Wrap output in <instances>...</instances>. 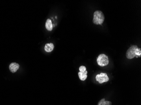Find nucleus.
Wrapping results in <instances>:
<instances>
[{
	"label": "nucleus",
	"mask_w": 141,
	"mask_h": 105,
	"mask_svg": "<svg viewBox=\"0 0 141 105\" xmlns=\"http://www.w3.org/2000/svg\"><path fill=\"white\" fill-rule=\"evenodd\" d=\"M104 16L102 12L100 11H96L94 13L93 22L95 24L101 25L104 22Z\"/></svg>",
	"instance_id": "f257e3e1"
},
{
	"label": "nucleus",
	"mask_w": 141,
	"mask_h": 105,
	"mask_svg": "<svg viewBox=\"0 0 141 105\" xmlns=\"http://www.w3.org/2000/svg\"><path fill=\"white\" fill-rule=\"evenodd\" d=\"M54 48V45L52 43L46 44L44 47V50L47 52H51Z\"/></svg>",
	"instance_id": "423d86ee"
},
{
	"label": "nucleus",
	"mask_w": 141,
	"mask_h": 105,
	"mask_svg": "<svg viewBox=\"0 0 141 105\" xmlns=\"http://www.w3.org/2000/svg\"><path fill=\"white\" fill-rule=\"evenodd\" d=\"M19 67L20 65L18 63L15 62H13L11 63L9 65V70L12 73L16 72L18 70Z\"/></svg>",
	"instance_id": "39448f33"
},
{
	"label": "nucleus",
	"mask_w": 141,
	"mask_h": 105,
	"mask_svg": "<svg viewBox=\"0 0 141 105\" xmlns=\"http://www.w3.org/2000/svg\"><path fill=\"white\" fill-rule=\"evenodd\" d=\"M138 49L137 46L133 45L131 46L127 51L126 56L127 58L129 59H131L136 56V52Z\"/></svg>",
	"instance_id": "7ed1b4c3"
},
{
	"label": "nucleus",
	"mask_w": 141,
	"mask_h": 105,
	"mask_svg": "<svg viewBox=\"0 0 141 105\" xmlns=\"http://www.w3.org/2000/svg\"><path fill=\"white\" fill-rule=\"evenodd\" d=\"M95 79L96 81L100 84L103 83L109 80V78L106 73H101L100 74H97Z\"/></svg>",
	"instance_id": "20e7f679"
},
{
	"label": "nucleus",
	"mask_w": 141,
	"mask_h": 105,
	"mask_svg": "<svg viewBox=\"0 0 141 105\" xmlns=\"http://www.w3.org/2000/svg\"><path fill=\"white\" fill-rule=\"evenodd\" d=\"M45 27L48 31H51L52 30L53 25L52 23V21L50 19H48L46 21Z\"/></svg>",
	"instance_id": "0eeeda50"
},
{
	"label": "nucleus",
	"mask_w": 141,
	"mask_h": 105,
	"mask_svg": "<svg viewBox=\"0 0 141 105\" xmlns=\"http://www.w3.org/2000/svg\"><path fill=\"white\" fill-rule=\"evenodd\" d=\"M98 64L101 67H104L108 65L109 63L108 56L104 54H101L97 58Z\"/></svg>",
	"instance_id": "f03ea898"
},
{
	"label": "nucleus",
	"mask_w": 141,
	"mask_h": 105,
	"mask_svg": "<svg viewBox=\"0 0 141 105\" xmlns=\"http://www.w3.org/2000/svg\"><path fill=\"white\" fill-rule=\"evenodd\" d=\"M112 104L111 102L106 101L105 99L103 98L99 101L98 105H112Z\"/></svg>",
	"instance_id": "1a4fd4ad"
},
{
	"label": "nucleus",
	"mask_w": 141,
	"mask_h": 105,
	"mask_svg": "<svg viewBox=\"0 0 141 105\" xmlns=\"http://www.w3.org/2000/svg\"><path fill=\"white\" fill-rule=\"evenodd\" d=\"M87 74H88V72L86 71L84 72H79L78 73V75H79V78L80 80L82 81H84L85 80H86L87 78Z\"/></svg>",
	"instance_id": "6e6552de"
},
{
	"label": "nucleus",
	"mask_w": 141,
	"mask_h": 105,
	"mask_svg": "<svg viewBox=\"0 0 141 105\" xmlns=\"http://www.w3.org/2000/svg\"><path fill=\"white\" fill-rule=\"evenodd\" d=\"M79 70L80 72H84L86 71V68L84 66H81L79 68Z\"/></svg>",
	"instance_id": "9d476101"
}]
</instances>
